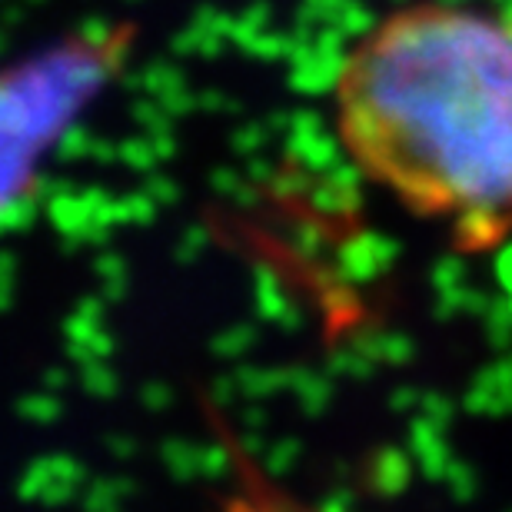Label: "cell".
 <instances>
[{"instance_id": "7a4b0ae2", "label": "cell", "mask_w": 512, "mask_h": 512, "mask_svg": "<svg viewBox=\"0 0 512 512\" xmlns=\"http://www.w3.org/2000/svg\"><path fill=\"white\" fill-rule=\"evenodd\" d=\"M97 84L87 57L54 60L0 80V223L34 200L70 127L84 114Z\"/></svg>"}, {"instance_id": "6da1fadb", "label": "cell", "mask_w": 512, "mask_h": 512, "mask_svg": "<svg viewBox=\"0 0 512 512\" xmlns=\"http://www.w3.org/2000/svg\"><path fill=\"white\" fill-rule=\"evenodd\" d=\"M346 163L466 253L512 237V4L409 0L346 47L330 84Z\"/></svg>"}]
</instances>
